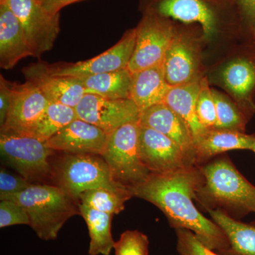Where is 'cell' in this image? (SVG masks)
I'll list each match as a JSON object with an SVG mask.
<instances>
[{"label":"cell","instance_id":"obj_18","mask_svg":"<svg viewBox=\"0 0 255 255\" xmlns=\"http://www.w3.org/2000/svg\"><path fill=\"white\" fill-rule=\"evenodd\" d=\"M29 56L33 57V51L21 23L7 5L0 2V67L10 70Z\"/></svg>","mask_w":255,"mask_h":255},{"label":"cell","instance_id":"obj_8","mask_svg":"<svg viewBox=\"0 0 255 255\" xmlns=\"http://www.w3.org/2000/svg\"><path fill=\"white\" fill-rule=\"evenodd\" d=\"M21 23L33 57L40 58L54 46L60 32V13L47 11L40 0H0Z\"/></svg>","mask_w":255,"mask_h":255},{"label":"cell","instance_id":"obj_9","mask_svg":"<svg viewBox=\"0 0 255 255\" xmlns=\"http://www.w3.org/2000/svg\"><path fill=\"white\" fill-rule=\"evenodd\" d=\"M223 4L222 0H148L143 11H152L184 23H199L208 39L219 31Z\"/></svg>","mask_w":255,"mask_h":255},{"label":"cell","instance_id":"obj_38","mask_svg":"<svg viewBox=\"0 0 255 255\" xmlns=\"http://www.w3.org/2000/svg\"><path fill=\"white\" fill-rule=\"evenodd\" d=\"M251 150L253 151V152H254L255 153V141L254 144H253V147H252Z\"/></svg>","mask_w":255,"mask_h":255},{"label":"cell","instance_id":"obj_33","mask_svg":"<svg viewBox=\"0 0 255 255\" xmlns=\"http://www.w3.org/2000/svg\"><path fill=\"white\" fill-rule=\"evenodd\" d=\"M31 183L18 174H12L1 167L0 170V199L10 195L18 194L31 187Z\"/></svg>","mask_w":255,"mask_h":255},{"label":"cell","instance_id":"obj_7","mask_svg":"<svg viewBox=\"0 0 255 255\" xmlns=\"http://www.w3.org/2000/svg\"><path fill=\"white\" fill-rule=\"evenodd\" d=\"M136 40L128 70L135 73L163 63L176 31L170 18L152 11H143L136 28Z\"/></svg>","mask_w":255,"mask_h":255},{"label":"cell","instance_id":"obj_1","mask_svg":"<svg viewBox=\"0 0 255 255\" xmlns=\"http://www.w3.org/2000/svg\"><path fill=\"white\" fill-rule=\"evenodd\" d=\"M201 180L199 166H191L172 173L150 174L130 191L133 197L157 206L174 230L190 231L203 245L219 253L229 248V240L214 221L196 208L194 196Z\"/></svg>","mask_w":255,"mask_h":255},{"label":"cell","instance_id":"obj_24","mask_svg":"<svg viewBox=\"0 0 255 255\" xmlns=\"http://www.w3.org/2000/svg\"><path fill=\"white\" fill-rule=\"evenodd\" d=\"M78 208L90 235L89 255H110L116 243L112 233L113 215L101 212L82 204H78Z\"/></svg>","mask_w":255,"mask_h":255},{"label":"cell","instance_id":"obj_31","mask_svg":"<svg viewBox=\"0 0 255 255\" xmlns=\"http://www.w3.org/2000/svg\"><path fill=\"white\" fill-rule=\"evenodd\" d=\"M177 251L179 255H220L203 245L195 235L187 229H175Z\"/></svg>","mask_w":255,"mask_h":255},{"label":"cell","instance_id":"obj_36","mask_svg":"<svg viewBox=\"0 0 255 255\" xmlns=\"http://www.w3.org/2000/svg\"><path fill=\"white\" fill-rule=\"evenodd\" d=\"M81 1L83 0H43L41 2L47 11L51 14H56L65 6Z\"/></svg>","mask_w":255,"mask_h":255},{"label":"cell","instance_id":"obj_29","mask_svg":"<svg viewBox=\"0 0 255 255\" xmlns=\"http://www.w3.org/2000/svg\"><path fill=\"white\" fill-rule=\"evenodd\" d=\"M196 112L199 123L206 130L216 128V104L212 90L205 78H201L200 90L196 100Z\"/></svg>","mask_w":255,"mask_h":255},{"label":"cell","instance_id":"obj_28","mask_svg":"<svg viewBox=\"0 0 255 255\" xmlns=\"http://www.w3.org/2000/svg\"><path fill=\"white\" fill-rule=\"evenodd\" d=\"M216 104V128L228 129L239 132H246L250 117L240 105H236L222 94L212 90Z\"/></svg>","mask_w":255,"mask_h":255},{"label":"cell","instance_id":"obj_19","mask_svg":"<svg viewBox=\"0 0 255 255\" xmlns=\"http://www.w3.org/2000/svg\"><path fill=\"white\" fill-rule=\"evenodd\" d=\"M255 141V134L213 128L206 130L194 141L195 164L201 166L221 154L233 150H250Z\"/></svg>","mask_w":255,"mask_h":255},{"label":"cell","instance_id":"obj_17","mask_svg":"<svg viewBox=\"0 0 255 255\" xmlns=\"http://www.w3.org/2000/svg\"><path fill=\"white\" fill-rule=\"evenodd\" d=\"M140 125L151 128L175 142L192 165H195V147L190 130L184 120L165 104L152 106L140 112Z\"/></svg>","mask_w":255,"mask_h":255},{"label":"cell","instance_id":"obj_10","mask_svg":"<svg viewBox=\"0 0 255 255\" xmlns=\"http://www.w3.org/2000/svg\"><path fill=\"white\" fill-rule=\"evenodd\" d=\"M136 40L135 28L124 33L120 41L102 54L91 59L77 63H43L50 75L80 78L98 74L110 73L128 68Z\"/></svg>","mask_w":255,"mask_h":255},{"label":"cell","instance_id":"obj_39","mask_svg":"<svg viewBox=\"0 0 255 255\" xmlns=\"http://www.w3.org/2000/svg\"><path fill=\"white\" fill-rule=\"evenodd\" d=\"M40 1H43V0H40Z\"/></svg>","mask_w":255,"mask_h":255},{"label":"cell","instance_id":"obj_21","mask_svg":"<svg viewBox=\"0 0 255 255\" xmlns=\"http://www.w3.org/2000/svg\"><path fill=\"white\" fill-rule=\"evenodd\" d=\"M170 87L165 80L162 63L132 74L130 99L141 112L162 103Z\"/></svg>","mask_w":255,"mask_h":255},{"label":"cell","instance_id":"obj_6","mask_svg":"<svg viewBox=\"0 0 255 255\" xmlns=\"http://www.w3.org/2000/svg\"><path fill=\"white\" fill-rule=\"evenodd\" d=\"M140 128L139 122L119 127L108 135L102 154L114 180L129 190L145 182L151 174L139 155Z\"/></svg>","mask_w":255,"mask_h":255},{"label":"cell","instance_id":"obj_26","mask_svg":"<svg viewBox=\"0 0 255 255\" xmlns=\"http://www.w3.org/2000/svg\"><path fill=\"white\" fill-rule=\"evenodd\" d=\"M78 118L75 108L50 102L33 129L31 135L43 141H48L61 129Z\"/></svg>","mask_w":255,"mask_h":255},{"label":"cell","instance_id":"obj_5","mask_svg":"<svg viewBox=\"0 0 255 255\" xmlns=\"http://www.w3.org/2000/svg\"><path fill=\"white\" fill-rule=\"evenodd\" d=\"M0 152L3 163L33 184H52L50 158L56 151L46 142L29 135L0 130Z\"/></svg>","mask_w":255,"mask_h":255},{"label":"cell","instance_id":"obj_13","mask_svg":"<svg viewBox=\"0 0 255 255\" xmlns=\"http://www.w3.org/2000/svg\"><path fill=\"white\" fill-rule=\"evenodd\" d=\"M139 155L151 174H165L192 165L172 139L151 128L140 125Z\"/></svg>","mask_w":255,"mask_h":255},{"label":"cell","instance_id":"obj_34","mask_svg":"<svg viewBox=\"0 0 255 255\" xmlns=\"http://www.w3.org/2000/svg\"><path fill=\"white\" fill-rule=\"evenodd\" d=\"M10 105L9 82L0 76V125H4Z\"/></svg>","mask_w":255,"mask_h":255},{"label":"cell","instance_id":"obj_2","mask_svg":"<svg viewBox=\"0 0 255 255\" xmlns=\"http://www.w3.org/2000/svg\"><path fill=\"white\" fill-rule=\"evenodd\" d=\"M202 180L194 201L203 211L219 209L233 219L255 214V187L238 170L226 155L199 166Z\"/></svg>","mask_w":255,"mask_h":255},{"label":"cell","instance_id":"obj_27","mask_svg":"<svg viewBox=\"0 0 255 255\" xmlns=\"http://www.w3.org/2000/svg\"><path fill=\"white\" fill-rule=\"evenodd\" d=\"M133 197L128 189L114 191L105 188L89 189L79 196V204L111 215L119 214L125 209V203Z\"/></svg>","mask_w":255,"mask_h":255},{"label":"cell","instance_id":"obj_12","mask_svg":"<svg viewBox=\"0 0 255 255\" xmlns=\"http://www.w3.org/2000/svg\"><path fill=\"white\" fill-rule=\"evenodd\" d=\"M9 108L1 130L31 135L50 102L31 82H9Z\"/></svg>","mask_w":255,"mask_h":255},{"label":"cell","instance_id":"obj_30","mask_svg":"<svg viewBox=\"0 0 255 255\" xmlns=\"http://www.w3.org/2000/svg\"><path fill=\"white\" fill-rule=\"evenodd\" d=\"M114 250L115 255H148V238L137 230L125 231L116 242Z\"/></svg>","mask_w":255,"mask_h":255},{"label":"cell","instance_id":"obj_32","mask_svg":"<svg viewBox=\"0 0 255 255\" xmlns=\"http://www.w3.org/2000/svg\"><path fill=\"white\" fill-rule=\"evenodd\" d=\"M30 224L26 210L22 206L11 200H1L0 203V228L14 225Z\"/></svg>","mask_w":255,"mask_h":255},{"label":"cell","instance_id":"obj_15","mask_svg":"<svg viewBox=\"0 0 255 255\" xmlns=\"http://www.w3.org/2000/svg\"><path fill=\"white\" fill-rule=\"evenodd\" d=\"M108 135L93 124L76 119L53 135L47 145L58 152L102 155Z\"/></svg>","mask_w":255,"mask_h":255},{"label":"cell","instance_id":"obj_37","mask_svg":"<svg viewBox=\"0 0 255 255\" xmlns=\"http://www.w3.org/2000/svg\"><path fill=\"white\" fill-rule=\"evenodd\" d=\"M251 28L252 33H253V36H254L255 38V18L254 21H253V24H252Z\"/></svg>","mask_w":255,"mask_h":255},{"label":"cell","instance_id":"obj_14","mask_svg":"<svg viewBox=\"0 0 255 255\" xmlns=\"http://www.w3.org/2000/svg\"><path fill=\"white\" fill-rule=\"evenodd\" d=\"M164 76L170 87L201 80V53L195 40L176 32L163 60Z\"/></svg>","mask_w":255,"mask_h":255},{"label":"cell","instance_id":"obj_23","mask_svg":"<svg viewBox=\"0 0 255 255\" xmlns=\"http://www.w3.org/2000/svg\"><path fill=\"white\" fill-rule=\"evenodd\" d=\"M211 220L224 231L230 247L220 255H255V226L230 217L221 210L208 211Z\"/></svg>","mask_w":255,"mask_h":255},{"label":"cell","instance_id":"obj_40","mask_svg":"<svg viewBox=\"0 0 255 255\" xmlns=\"http://www.w3.org/2000/svg\"></svg>","mask_w":255,"mask_h":255},{"label":"cell","instance_id":"obj_35","mask_svg":"<svg viewBox=\"0 0 255 255\" xmlns=\"http://www.w3.org/2000/svg\"><path fill=\"white\" fill-rule=\"evenodd\" d=\"M242 16L248 21L250 26L253 24L255 18V0H236Z\"/></svg>","mask_w":255,"mask_h":255},{"label":"cell","instance_id":"obj_16","mask_svg":"<svg viewBox=\"0 0 255 255\" xmlns=\"http://www.w3.org/2000/svg\"><path fill=\"white\" fill-rule=\"evenodd\" d=\"M22 73L26 81L36 86L50 102L75 109L85 95L78 78L50 75L42 62L25 67Z\"/></svg>","mask_w":255,"mask_h":255},{"label":"cell","instance_id":"obj_11","mask_svg":"<svg viewBox=\"0 0 255 255\" xmlns=\"http://www.w3.org/2000/svg\"><path fill=\"white\" fill-rule=\"evenodd\" d=\"M79 119L93 124L107 134L131 122H139L140 112L130 99L111 100L85 94L75 107Z\"/></svg>","mask_w":255,"mask_h":255},{"label":"cell","instance_id":"obj_22","mask_svg":"<svg viewBox=\"0 0 255 255\" xmlns=\"http://www.w3.org/2000/svg\"><path fill=\"white\" fill-rule=\"evenodd\" d=\"M201 80L182 86L171 87L163 101V103L174 111L187 124L194 142L206 130L199 123L196 112V100L200 90Z\"/></svg>","mask_w":255,"mask_h":255},{"label":"cell","instance_id":"obj_25","mask_svg":"<svg viewBox=\"0 0 255 255\" xmlns=\"http://www.w3.org/2000/svg\"><path fill=\"white\" fill-rule=\"evenodd\" d=\"M78 79L85 88V94L111 100L130 99L132 73L128 68Z\"/></svg>","mask_w":255,"mask_h":255},{"label":"cell","instance_id":"obj_3","mask_svg":"<svg viewBox=\"0 0 255 255\" xmlns=\"http://www.w3.org/2000/svg\"><path fill=\"white\" fill-rule=\"evenodd\" d=\"M1 200L13 201L22 206L29 217L30 227L45 241L56 239L66 221L80 215L78 203L52 184H32Z\"/></svg>","mask_w":255,"mask_h":255},{"label":"cell","instance_id":"obj_4","mask_svg":"<svg viewBox=\"0 0 255 255\" xmlns=\"http://www.w3.org/2000/svg\"><path fill=\"white\" fill-rule=\"evenodd\" d=\"M50 162L53 185L63 190L78 204L79 196L89 189H128L114 180L108 164L102 155L60 152L54 158L51 156Z\"/></svg>","mask_w":255,"mask_h":255},{"label":"cell","instance_id":"obj_20","mask_svg":"<svg viewBox=\"0 0 255 255\" xmlns=\"http://www.w3.org/2000/svg\"><path fill=\"white\" fill-rule=\"evenodd\" d=\"M221 78L228 91L239 101L240 107L250 117L255 112V58L240 57L226 65Z\"/></svg>","mask_w":255,"mask_h":255}]
</instances>
